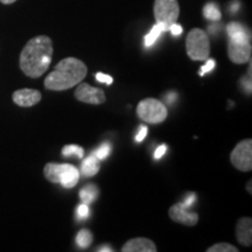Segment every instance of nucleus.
Returning <instances> with one entry per match:
<instances>
[{
	"instance_id": "f257e3e1",
	"label": "nucleus",
	"mask_w": 252,
	"mask_h": 252,
	"mask_svg": "<svg viewBox=\"0 0 252 252\" xmlns=\"http://www.w3.org/2000/svg\"><path fill=\"white\" fill-rule=\"evenodd\" d=\"M53 58L50 37L39 35L31 39L20 54V69L26 76L37 78L48 70Z\"/></svg>"
},
{
	"instance_id": "f03ea898",
	"label": "nucleus",
	"mask_w": 252,
	"mask_h": 252,
	"mask_svg": "<svg viewBox=\"0 0 252 252\" xmlns=\"http://www.w3.org/2000/svg\"><path fill=\"white\" fill-rule=\"evenodd\" d=\"M87 74V65L81 60L75 58L63 59L46 77L45 87L53 91L68 90L81 83Z\"/></svg>"
},
{
	"instance_id": "7ed1b4c3",
	"label": "nucleus",
	"mask_w": 252,
	"mask_h": 252,
	"mask_svg": "<svg viewBox=\"0 0 252 252\" xmlns=\"http://www.w3.org/2000/svg\"><path fill=\"white\" fill-rule=\"evenodd\" d=\"M228 34V56L236 64H243L251 60V34L244 25L230 23L226 26Z\"/></svg>"
},
{
	"instance_id": "20e7f679",
	"label": "nucleus",
	"mask_w": 252,
	"mask_h": 252,
	"mask_svg": "<svg viewBox=\"0 0 252 252\" xmlns=\"http://www.w3.org/2000/svg\"><path fill=\"white\" fill-rule=\"evenodd\" d=\"M43 173L47 180L53 184H60L67 189L74 188L80 181V171L70 163L48 162Z\"/></svg>"
},
{
	"instance_id": "39448f33",
	"label": "nucleus",
	"mask_w": 252,
	"mask_h": 252,
	"mask_svg": "<svg viewBox=\"0 0 252 252\" xmlns=\"http://www.w3.org/2000/svg\"><path fill=\"white\" fill-rule=\"evenodd\" d=\"M186 49L189 59L193 61H206L210 54V41L206 32L194 28L186 39Z\"/></svg>"
},
{
	"instance_id": "423d86ee",
	"label": "nucleus",
	"mask_w": 252,
	"mask_h": 252,
	"mask_svg": "<svg viewBox=\"0 0 252 252\" xmlns=\"http://www.w3.org/2000/svg\"><path fill=\"white\" fill-rule=\"evenodd\" d=\"M137 115L149 124H160L167 118V108L161 100L145 98L137 106Z\"/></svg>"
},
{
	"instance_id": "0eeeda50",
	"label": "nucleus",
	"mask_w": 252,
	"mask_h": 252,
	"mask_svg": "<svg viewBox=\"0 0 252 252\" xmlns=\"http://www.w3.org/2000/svg\"><path fill=\"white\" fill-rule=\"evenodd\" d=\"M153 12L157 24L162 25L167 32L169 26L178 20L180 14V6L178 0H156Z\"/></svg>"
},
{
	"instance_id": "6e6552de",
	"label": "nucleus",
	"mask_w": 252,
	"mask_h": 252,
	"mask_svg": "<svg viewBox=\"0 0 252 252\" xmlns=\"http://www.w3.org/2000/svg\"><path fill=\"white\" fill-rule=\"evenodd\" d=\"M230 160L238 171L250 172L252 169V140L245 139L236 145Z\"/></svg>"
},
{
	"instance_id": "1a4fd4ad",
	"label": "nucleus",
	"mask_w": 252,
	"mask_h": 252,
	"mask_svg": "<svg viewBox=\"0 0 252 252\" xmlns=\"http://www.w3.org/2000/svg\"><path fill=\"white\" fill-rule=\"evenodd\" d=\"M77 86V89L75 91V97L80 102L98 105V104H103L106 100L104 91L98 89V88L91 87L88 83H78Z\"/></svg>"
},
{
	"instance_id": "9d476101",
	"label": "nucleus",
	"mask_w": 252,
	"mask_h": 252,
	"mask_svg": "<svg viewBox=\"0 0 252 252\" xmlns=\"http://www.w3.org/2000/svg\"><path fill=\"white\" fill-rule=\"evenodd\" d=\"M190 208L186 207L184 202H179L169 208V217L171 220L180 224L193 226L197 223L198 215L196 213L190 212Z\"/></svg>"
},
{
	"instance_id": "9b49d317",
	"label": "nucleus",
	"mask_w": 252,
	"mask_h": 252,
	"mask_svg": "<svg viewBox=\"0 0 252 252\" xmlns=\"http://www.w3.org/2000/svg\"><path fill=\"white\" fill-rule=\"evenodd\" d=\"M13 102L21 108H30L37 104L41 100L40 91L35 89H20L14 91L13 96H12Z\"/></svg>"
},
{
	"instance_id": "f8f14e48",
	"label": "nucleus",
	"mask_w": 252,
	"mask_h": 252,
	"mask_svg": "<svg viewBox=\"0 0 252 252\" xmlns=\"http://www.w3.org/2000/svg\"><path fill=\"white\" fill-rule=\"evenodd\" d=\"M123 252H156L157 247L149 238H132L123 245Z\"/></svg>"
},
{
	"instance_id": "ddd939ff",
	"label": "nucleus",
	"mask_w": 252,
	"mask_h": 252,
	"mask_svg": "<svg viewBox=\"0 0 252 252\" xmlns=\"http://www.w3.org/2000/svg\"><path fill=\"white\" fill-rule=\"evenodd\" d=\"M236 237L237 241L244 247L252 244V220L250 217H242L236 226Z\"/></svg>"
},
{
	"instance_id": "4468645a",
	"label": "nucleus",
	"mask_w": 252,
	"mask_h": 252,
	"mask_svg": "<svg viewBox=\"0 0 252 252\" xmlns=\"http://www.w3.org/2000/svg\"><path fill=\"white\" fill-rule=\"evenodd\" d=\"M100 168V163L99 160L97 159L94 154H91L88 158L82 161L81 165V173L84 176H94L98 173Z\"/></svg>"
},
{
	"instance_id": "2eb2a0df",
	"label": "nucleus",
	"mask_w": 252,
	"mask_h": 252,
	"mask_svg": "<svg viewBox=\"0 0 252 252\" xmlns=\"http://www.w3.org/2000/svg\"><path fill=\"white\" fill-rule=\"evenodd\" d=\"M97 197H98V188L94 185H87L80 190V198L83 203H93L96 201Z\"/></svg>"
},
{
	"instance_id": "dca6fc26",
	"label": "nucleus",
	"mask_w": 252,
	"mask_h": 252,
	"mask_svg": "<svg viewBox=\"0 0 252 252\" xmlns=\"http://www.w3.org/2000/svg\"><path fill=\"white\" fill-rule=\"evenodd\" d=\"M166 30L163 28L162 25L156 24L152 27V30L150 31V33L145 36L144 39V45L146 48H151V47L154 46V43L157 42V40L159 39V36L161 35L162 33H165Z\"/></svg>"
},
{
	"instance_id": "f3484780",
	"label": "nucleus",
	"mask_w": 252,
	"mask_h": 252,
	"mask_svg": "<svg viewBox=\"0 0 252 252\" xmlns=\"http://www.w3.org/2000/svg\"><path fill=\"white\" fill-rule=\"evenodd\" d=\"M203 15L204 18L208 19L210 21H220V18H222V14H220V11L215 2H208V4L204 6L203 8Z\"/></svg>"
},
{
	"instance_id": "a211bd4d",
	"label": "nucleus",
	"mask_w": 252,
	"mask_h": 252,
	"mask_svg": "<svg viewBox=\"0 0 252 252\" xmlns=\"http://www.w3.org/2000/svg\"><path fill=\"white\" fill-rule=\"evenodd\" d=\"M93 234L88 229H82L76 236V244L82 249L89 248L93 243Z\"/></svg>"
},
{
	"instance_id": "6ab92c4d",
	"label": "nucleus",
	"mask_w": 252,
	"mask_h": 252,
	"mask_svg": "<svg viewBox=\"0 0 252 252\" xmlns=\"http://www.w3.org/2000/svg\"><path fill=\"white\" fill-rule=\"evenodd\" d=\"M63 157H76L78 159H82L84 156V150L78 145H65L62 149Z\"/></svg>"
},
{
	"instance_id": "aec40b11",
	"label": "nucleus",
	"mask_w": 252,
	"mask_h": 252,
	"mask_svg": "<svg viewBox=\"0 0 252 252\" xmlns=\"http://www.w3.org/2000/svg\"><path fill=\"white\" fill-rule=\"evenodd\" d=\"M238 249L228 243H219L208 248L207 252H237Z\"/></svg>"
},
{
	"instance_id": "412c9836",
	"label": "nucleus",
	"mask_w": 252,
	"mask_h": 252,
	"mask_svg": "<svg viewBox=\"0 0 252 252\" xmlns=\"http://www.w3.org/2000/svg\"><path fill=\"white\" fill-rule=\"evenodd\" d=\"M110 153H111V145H110V144H103L102 146L98 147V149L94 151L93 154L98 160H104L110 156Z\"/></svg>"
},
{
	"instance_id": "4be33fe9",
	"label": "nucleus",
	"mask_w": 252,
	"mask_h": 252,
	"mask_svg": "<svg viewBox=\"0 0 252 252\" xmlns=\"http://www.w3.org/2000/svg\"><path fill=\"white\" fill-rule=\"evenodd\" d=\"M76 215L80 220H86L88 217L90 216V208H89V204H86V203H82L80 206L77 207V210H76Z\"/></svg>"
},
{
	"instance_id": "5701e85b",
	"label": "nucleus",
	"mask_w": 252,
	"mask_h": 252,
	"mask_svg": "<svg viewBox=\"0 0 252 252\" xmlns=\"http://www.w3.org/2000/svg\"><path fill=\"white\" fill-rule=\"evenodd\" d=\"M215 65H216L215 60L208 58V59H207V63L203 65V67H201L200 72H198V75H200V76H204V75H206L207 72H210L212 70H214V68H215Z\"/></svg>"
},
{
	"instance_id": "b1692460",
	"label": "nucleus",
	"mask_w": 252,
	"mask_h": 252,
	"mask_svg": "<svg viewBox=\"0 0 252 252\" xmlns=\"http://www.w3.org/2000/svg\"><path fill=\"white\" fill-rule=\"evenodd\" d=\"M96 78L97 81L100 82V83L106 84V86H110V84H112L113 82V78L110 76V75L103 74V72H98V74H96Z\"/></svg>"
},
{
	"instance_id": "393cba45",
	"label": "nucleus",
	"mask_w": 252,
	"mask_h": 252,
	"mask_svg": "<svg viewBox=\"0 0 252 252\" xmlns=\"http://www.w3.org/2000/svg\"><path fill=\"white\" fill-rule=\"evenodd\" d=\"M168 31L171 32L173 36H180L182 34V32H184V28H182V26H180L179 24L174 23L173 25H171V26H169Z\"/></svg>"
},
{
	"instance_id": "a878e982",
	"label": "nucleus",
	"mask_w": 252,
	"mask_h": 252,
	"mask_svg": "<svg viewBox=\"0 0 252 252\" xmlns=\"http://www.w3.org/2000/svg\"><path fill=\"white\" fill-rule=\"evenodd\" d=\"M166 151H167V146H166V145H165V144L160 145V146L158 147V149L156 150V152H154L153 158H154V159H156V160H160V159H161V158L166 154Z\"/></svg>"
},
{
	"instance_id": "bb28decb",
	"label": "nucleus",
	"mask_w": 252,
	"mask_h": 252,
	"mask_svg": "<svg viewBox=\"0 0 252 252\" xmlns=\"http://www.w3.org/2000/svg\"><path fill=\"white\" fill-rule=\"evenodd\" d=\"M146 134H147L146 126H140L139 132H138L137 135H135V141H137V143H141V141L146 138Z\"/></svg>"
},
{
	"instance_id": "cd10ccee",
	"label": "nucleus",
	"mask_w": 252,
	"mask_h": 252,
	"mask_svg": "<svg viewBox=\"0 0 252 252\" xmlns=\"http://www.w3.org/2000/svg\"><path fill=\"white\" fill-rule=\"evenodd\" d=\"M195 201H196V195L195 194H189V195H187V197L185 198L184 201H182V202H184V204L186 207H188V208H190L191 206H193L194 204V202Z\"/></svg>"
},
{
	"instance_id": "c85d7f7f",
	"label": "nucleus",
	"mask_w": 252,
	"mask_h": 252,
	"mask_svg": "<svg viewBox=\"0 0 252 252\" xmlns=\"http://www.w3.org/2000/svg\"><path fill=\"white\" fill-rule=\"evenodd\" d=\"M242 87H243V89L247 91L248 94H251V77L249 76V78H243L241 82Z\"/></svg>"
},
{
	"instance_id": "c756f323",
	"label": "nucleus",
	"mask_w": 252,
	"mask_h": 252,
	"mask_svg": "<svg viewBox=\"0 0 252 252\" xmlns=\"http://www.w3.org/2000/svg\"><path fill=\"white\" fill-rule=\"evenodd\" d=\"M176 98H178V94H176L175 93H173V91L165 94V100L167 102V104H169V105H172V104L176 100Z\"/></svg>"
},
{
	"instance_id": "7c9ffc66",
	"label": "nucleus",
	"mask_w": 252,
	"mask_h": 252,
	"mask_svg": "<svg viewBox=\"0 0 252 252\" xmlns=\"http://www.w3.org/2000/svg\"><path fill=\"white\" fill-rule=\"evenodd\" d=\"M97 251H99V252H111L112 249L110 248L109 245H102V247L97 249Z\"/></svg>"
},
{
	"instance_id": "2f4dec72",
	"label": "nucleus",
	"mask_w": 252,
	"mask_h": 252,
	"mask_svg": "<svg viewBox=\"0 0 252 252\" xmlns=\"http://www.w3.org/2000/svg\"><path fill=\"white\" fill-rule=\"evenodd\" d=\"M14 1H17V0H0V2H2V4H5V5L13 4Z\"/></svg>"
},
{
	"instance_id": "473e14b6",
	"label": "nucleus",
	"mask_w": 252,
	"mask_h": 252,
	"mask_svg": "<svg viewBox=\"0 0 252 252\" xmlns=\"http://www.w3.org/2000/svg\"><path fill=\"white\" fill-rule=\"evenodd\" d=\"M238 8H239V4H238V2H235V4L232 5V7H231V12H234V13H235V12H237Z\"/></svg>"
}]
</instances>
